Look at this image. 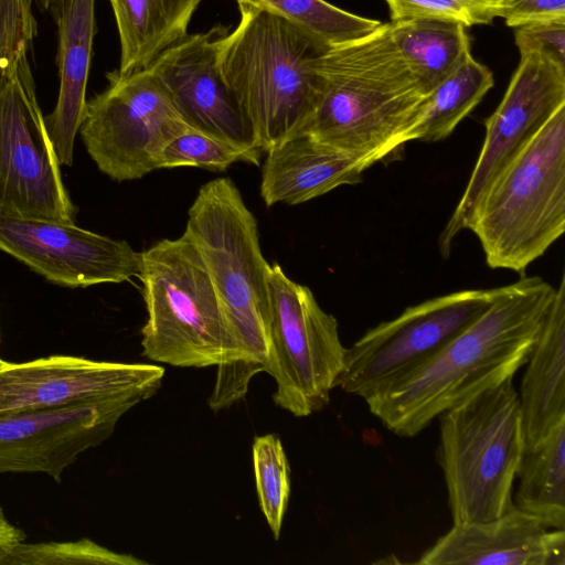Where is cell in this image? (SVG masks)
<instances>
[{
  "instance_id": "obj_22",
  "label": "cell",
  "mask_w": 565,
  "mask_h": 565,
  "mask_svg": "<svg viewBox=\"0 0 565 565\" xmlns=\"http://www.w3.org/2000/svg\"><path fill=\"white\" fill-rule=\"evenodd\" d=\"M387 29L426 95L471 54L467 26L457 21L411 18L391 21Z\"/></svg>"
},
{
  "instance_id": "obj_7",
  "label": "cell",
  "mask_w": 565,
  "mask_h": 565,
  "mask_svg": "<svg viewBox=\"0 0 565 565\" xmlns=\"http://www.w3.org/2000/svg\"><path fill=\"white\" fill-rule=\"evenodd\" d=\"M138 278L148 312L141 329L145 356L183 367L239 360L207 270L184 235L143 250Z\"/></svg>"
},
{
  "instance_id": "obj_23",
  "label": "cell",
  "mask_w": 565,
  "mask_h": 565,
  "mask_svg": "<svg viewBox=\"0 0 565 565\" xmlns=\"http://www.w3.org/2000/svg\"><path fill=\"white\" fill-rule=\"evenodd\" d=\"M516 477L514 505L548 529L565 527V420L526 445Z\"/></svg>"
},
{
  "instance_id": "obj_31",
  "label": "cell",
  "mask_w": 565,
  "mask_h": 565,
  "mask_svg": "<svg viewBox=\"0 0 565 565\" xmlns=\"http://www.w3.org/2000/svg\"><path fill=\"white\" fill-rule=\"evenodd\" d=\"M520 55L539 53L565 66V21L529 23L515 28Z\"/></svg>"
},
{
  "instance_id": "obj_19",
  "label": "cell",
  "mask_w": 565,
  "mask_h": 565,
  "mask_svg": "<svg viewBox=\"0 0 565 565\" xmlns=\"http://www.w3.org/2000/svg\"><path fill=\"white\" fill-rule=\"evenodd\" d=\"M367 167L308 135L287 139L267 151L260 194L267 206L297 205L341 185L362 181Z\"/></svg>"
},
{
  "instance_id": "obj_24",
  "label": "cell",
  "mask_w": 565,
  "mask_h": 565,
  "mask_svg": "<svg viewBox=\"0 0 565 565\" xmlns=\"http://www.w3.org/2000/svg\"><path fill=\"white\" fill-rule=\"evenodd\" d=\"M493 84L490 68L468 55L427 95L413 139L438 141L448 137Z\"/></svg>"
},
{
  "instance_id": "obj_10",
  "label": "cell",
  "mask_w": 565,
  "mask_h": 565,
  "mask_svg": "<svg viewBox=\"0 0 565 565\" xmlns=\"http://www.w3.org/2000/svg\"><path fill=\"white\" fill-rule=\"evenodd\" d=\"M499 291L469 289L428 299L369 329L347 348L335 386L364 399L435 356L476 321Z\"/></svg>"
},
{
  "instance_id": "obj_30",
  "label": "cell",
  "mask_w": 565,
  "mask_h": 565,
  "mask_svg": "<svg viewBox=\"0 0 565 565\" xmlns=\"http://www.w3.org/2000/svg\"><path fill=\"white\" fill-rule=\"evenodd\" d=\"M33 0H0V84L11 75L17 60L29 53L36 34Z\"/></svg>"
},
{
  "instance_id": "obj_1",
  "label": "cell",
  "mask_w": 565,
  "mask_h": 565,
  "mask_svg": "<svg viewBox=\"0 0 565 565\" xmlns=\"http://www.w3.org/2000/svg\"><path fill=\"white\" fill-rule=\"evenodd\" d=\"M555 287L523 276L435 356L365 399L395 435L414 437L444 412L513 379L526 363Z\"/></svg>"
},
{
  "instance_id": "obj_12",
  "label": "cell",
  "mask_w": 565,
  "mask_h": 565,
  "mask_svg": "<svg viewBox=\"0 0 565 565\" xmlns=\"http://www.w3.org/2000/svg\"><path fill=\"white\" fill-rule=\"evenodd\" d=\"M564 106L565 66L539 53L521 54L502 100L484 124L480 153L440 234L444 256L449 255L456 236L468 228L473 207L486 188Z\"/></svg>"
},
{
  "instance_id": "obj_29",
  "label": "cell",
  "mask_w": 565,
  "mask_h": 565,
  "mask_svg": "<svg viewBox=\"0 0 565 565\" xmlns=\"http://www.w3.org/2000/svg\"><path fill=\"white\" fill-rule=\"evenodd\" d=\"M391 21L437 18L457 21L467 28L490 24L500 18L504 0H385Z\"/></svg>"
},
{
  "instance_id": "obj_25",
  "label": "cell",
  "mask_w": 565,
  "mask_h": 565,
  "mask_svg": "<svg viewBox=\"0 0 565 565\" xmlns=\"http://www.w3.org/2000/svg\"><path fill=\"white\" fill-rule=\"evenodd\" d=\"M268 10L305 29L329 47L364 38L382 22L340 9L326 0H236Z\"/></svg>"
},
{
  "instance_id": "obj_26",
  "label": "cell",
  "mask_w": 565,
  "mask_h": 565,
  "mask_svg": "<svg viewBox=\"0 0 565 565\" xmlns=\"http://www.w3.org/2000/svg\"><path fill=\"white\" fill-rule=\"evenodd\" d=\"M253 465L260 509L278 540L290 493L289 466L278 437L268 434L255 438Z\"/></svg>"
},
{
  "instance_id": "obj_4",
  "label": "cell",
  "mask_w": 565,
  "mask_h": 565,
  "mask_svg": "<svg viewBox=\"0 0 565 565\" xmlns=\"http://www.w3.org/2000/svg\"><path fill=\"white\" fill-rule=\"evenodd\" d=\"M486 263L522 276L565 231V106L492 180L468 228Z\"/></svg>"
},
{
  "instance_id": "obj_14",
  "label": "cell",
  "mask_w": 565,
  "mask_h": 565,
  "mask_svg": "<svg viewBox=\"0 0 565 565\" xmlns=\"http://www.w3.org/2000/svg\"><path fill=\"white\" fill-rule=\"evenodd\" d=\"M135 398L0 414V472H40L56 481L77 457L110 437Z\"/></svg>"
},
{
  "instance_id": "obj_5",
  "label": "cell",
  "mask_w": 565,
  "mask_h": 565,
  "mask_svg": "<svg viewBox=\"0 0 565 565\" xmlns=\"http://www.w3.org/2000/svg\"><path fill=\"white\" fill-rule=\"evenodd\" d=\"M512 380L439 416L438 462L454 524L491 521L514 507L512 488L526 439Z\"/></svg>"
},
{
  "instance_id": "obj_32",
  "label": "cell",
  "mask_w": 565,
  "mask_h": 565,
  "mask_svg": "<svg viewBox=\"0 0 565 565\" xmlns=\"http://www.w3.org/2000/svg\"><path fill=\"white\" fill-rule=\"evenodd\" d=\"M500 18L514 29L535 22L565 21V0H504Z\"/></svg>"
},
{
  "instance_id": "obj_18",
  "label": "cell",
  "mask_w": 565,
  "mask_h": 565,
  "mask_svg": "<svg viewBox=\"0 0 565 565\" xmlns=\"http://www.w3.org/2000/svg\"><path fill=\"white\" fill-rule=\"evenodd\" d=\"M60 87L53 111L44 117L58 161L72 166L76 135L85 116L86 87L96 33L95 0H54Z\"/></svg>"
},
{
  "instance_id": "obj_15",
  "label": "cell",
  "mask_w": 565,
  "mask_h": 565,
  "mask_svg": "<svg viewBox=\"0 0 565 565\" xmlns=\"http://www.w3.org/2000/svg\"><path fill=\"white\" fill-rule=\"evenodd\" d=\"M0 249L46 279L87 287L138 277L141 253L75 223L0 217Z\"/></svg>"
},
{
  "instance_id": "obj_27",
  "label": "cell",
  "mask_w": 565,
  "mask_h": 565,
  "mask_svg": "<svg viewBox=\"0 0 565 565\" xmlns=\"http://www.w3.org/2000/svg\"><path fill=\"white\" fill-rule=\"evenodd\" d=\"M262 151L235 146L225 140L190 129L172 140L163 150L160 169L196 167L225 171L236 162L259 164Z\"/></svg>"
},
{
  "instance_id": "obj_13",
  "label": "cell",
  "mask_w": 565,
  "mask_h": 565,
  "mask_svg": "<svg viewBox=\"0 0 565 565\" xmlns=\"http://www.w3.org/2000/svg\"><path fill=\"white\" fill-rule=\"evenodd\" d=\"M164 370L154 364L51 355L26 362L0 359V414L84 402L152 396Z\"/></svg>"
},
{
  "instance_id": "obj_16",
  "label": "cell",
  "mask_w": 565,
  "mask_h": 565,
  "mask_svg": "<svg viewBox=\"0 0 565 565\" xmlns=\"http://www.w3.org/2000/svg\"><path fill=\"white\" fill-rule=\"evenodd\" d=\"M227 31L228 28L215 25L206 32L188 34L162 51L148 68L190 128L242 148L260 150L217 65L218 43Z\"/></svg>"
},
{
  "instance_id": "obj_3",
  "label": "cell",
  "mask_w": 565,
  "mask_h": 565,
  "mask_svg": "<svg viewBox=\"0 0 565 565\" xmlns=\"http://www.w3.org/2000/svg\"><path fill=\"white\" fill-rule=\"evenodd\" d=\"M238 10V24L220 40L217 65L267 152L301 135L312 118L321 93L316 64L329 46L268 10L246 3Z\"/></svg>"
},
{
  "instance_id": "obj_11",
  "label": "cell",
  "mask_w": 565,
  "mask_h": 565,
  "mask_svg": "<svg viewBox=\"0 0 565 565\" xmlns=\"http://www.w3.org/2000/svg\"><path fill=\"white\" fill-rule=\"evenodd\" d=\"M60 166L24 53L0 84V217L74 223Z\"/></svg>"
},
{
  "instance_id": "obj_20",
  "label": "cell",
  "mask_w": 565,
  "mask_h": 565,
  "mask_svg": "<svg viewBox=\"0 0 565 565\" xmlns=\"http://www.w3.org/2000/svg\"><path fill=\"white\" fill-rule=\"evenodd\" d=\"M525 364L519 399L526 445H533L565 420L564 275Z\"/></svg>"
},
{
  "instance_id": "obj_2",
  "label": "cell",
  "mask_w": 565,
  "mask_h": 565,
  "mask_svg": "<svg viewBox=\"0 0 565 565\" xmlns=\"http://www.w3.org/2000/svg\"><path fill=\"white\" fill-rule=\"evenodd\" d=\"M316 67L320 98L301 135L367 168L414 140L427 95L395 47L387 23L364 38L327 49Z\"/></svg>"
},
{
  "instance_id": "obj_8",
  "label": "cell",
  "mask_w": 565,
  "mask_h": 565,
  "mask_svg": "<svg viewBox=\"0 0 565 565\" xmlns=\"http://www.w3.org/2000/svg\"><path fill=\"white\" fill-rule=\"evenodd\" d=\"M270 327L264 371L276 382L274 402L297 417L321 411L343 369L347 348L338 321L312 291L278 264L269 268Z\"/></svg>"
},
{
  "instance_id": "obj_9",
  "label": "cell",
  "mask_w": 565,
  "mask_h": 565,
  "mask_svg": "<svg viewBox=\"0 0 565 565\" xmlns=\"http://www.w3.org/2000/svg\"><path fill=\"white\" fill-rule=\"evenodd\" d=\"M107 77L108 87L87 102L78 132L102 172L137 180L160 169L164 148L192 128L148 67Z\"/></svg>"
},
{
  "instance_id": "obj_17",
  "label": "cell",
  "mask_w": 565,
  "mask_h": 565,
  "mask_svg": "<svg viewBox=\"0 0 565 565\" xmlns=\"http://www.w3.org/2000/svg\"><path fill=\"white\" fill-rule=\"evenodd\" d=\"M422 565H565V532L548 531L515 505L487 522L454 524L416 562Z\"/></svg>"
},
{
  "instance_id": "obj_33",
  "label": "cell",
  "mask_w": 565,
  "mask_h": 565,
  "mask_svg": "<svg viewBox=\"0 0 565 565\" xmlns=\"http://www.w3.org/2000/svg\"><path fill=\"white\" fill-rule=\"evenodd\" d=\"M24 533L11 524L0 507V561L18 544L24 541Z\"/></svg>"
},
{
  "instance_id": "obj_6",
  "label": "cell",
  "mask_w": 565,
  "mask_h": 565,
  "mask_svg": "<svg viewBox=\"0 0 565 565\" xmlns=\"http://www.w3.org/2000/svg\"><path fill=\"white\" fill-rule=\"evenodd\" d=\"M183 235L200 254L235 338L239 360L264 371L270 327V265L257 222L230 178L203 184Z\"/></svg>"
},
{
  "instance_id": "obj_28",
  "label": "cell",
  "mask_w": 565,
  "mask_h": 565,
  "mask_svg": "<svg viewBox=\"0 0 565 565\" xmlns=\"http://www.w3.org/2000/svg\"><path fill=\"white\" fill-rule=\"evenodd\" d=\"M140 565L143 561L119 554L88 539L70 542L29 543L13 547L0 565Z\"/></svg>"
},
{
  "instance_id": "obj_21",
  "label": "cell",
  "mask_w": 565,
  "mask_h": 565,
  "mask_svg": "<svg viewBox=\"0 0 565 565\" xmlns=\"http://www.w3.org/2000/svg\"><path fill=\"white\" fill-rule=\"evenodd\" d=\"M202 0H109L120 43L125 76L147 68L167 47L188 35Z\"/></svg>"
}]
</instances>
